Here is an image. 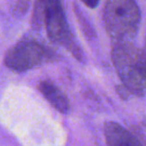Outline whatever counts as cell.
<instances>
[{
    "instance_id": "6da1fadb",
    "label": "cell",
    "mask_w": 146,
    "mask_h": 146,
    "mask_svg": "<svg viewBox=\"0 0 146 146\" xmlns=\"http://www.w3.org/2000/svg\"><path fill=\"white\" fill-rule=\"evenodd\" d=\"M111 57L123 87L130 93H143L146 90V53L131 41H117Z\"/></svg>"
},
{
    "instance_id": "7a4b0ae2",
    "label": "cell",
    "mask_w": 146,
    "mask_h": 146,
    "mask_svg": "<svg viewBox=\"0 0 146 146\" xmlns=\"http://www.w3.org/2000/svg\"><path fill=\"white\" fill-rule=\"evenodd\" d=\"M140 18V10L135 0H106L104 24L115 42L131 41L137 33Z\"/></svg>"
},
{
    "instance_id": "3957f363",
    "label": "cell",
    "mask_w": 146,
    "mask_h": 146,
    "mask_svg": "<svg viewBox=\"0 0 146 146\" xmlns=\"http://www.w3.org/2000/svg\"><path fill=\"white\" fill-rule=\"evenodd\" d=\"M36 20L44 22L51 41L64 46L77 60H83V53L69 30L60 0H40Z\"/></svg>"
},
{
    "instance_id": "277c9868",
    "label": "cell",
    "mask_w": 146,
    "mask_h": 146,
    "mask_svg": "<svg viewBox=\"0 0 146 146\" xmlns=\"http://www.w3.org/2000/svg\"><path fill=\"white\" fill-rule=\"evenodd\" d=\"M56 59V55L41 43L27 39L13 45L4 56V65L17 73L25 72Z\"/></svg>"
},
{
    "instance_id": "5b68a950",
    "label": "cell",
    "mask_w": 146,
    "mask_h": 146,
    "mask_svg": "<svg viewBox=\"0 0 146 146\" xmlns=\"http://www.w3.org/2000/svg\"><path fill=\"white\" fill-rule=\"evenodd\" d=\"M104 136L107 146H142L126 128L114 121L104 124Z\"/></svg>"
},
{
    "instance_id": "8992f818",
    "label": "cell",
    "mask_w": 146,
    "mask_h": 146,
    "mask_svg": "<svg viewBox=\"0 0 146 146\" xmlns=\"http://www.w3.org/2000/svg\"><path fill=\"white\" fill-rule=\"evenodd\" d=\"M38 89L43 97L51 104L58 112L62 114H67L70 110V103L67 96L61 91L53 82L49 80L40 81Z\"/></svg>"
},
{
    "instance_id": "52a82bcc",
    "label": "cell",
    "mask_w": 146,
    "mask_h": 146,
    "mask_svg": "<svg viewBox=\"0 0 146 146\" xmlns=\"http://www.w3.org/2000/svg\"><path fill=\"white\" fill-rule=\"evenodd\" d=\"M82 1L89 8H95L99 3V0H82Z\"/></svg>"
}]
</instances>
